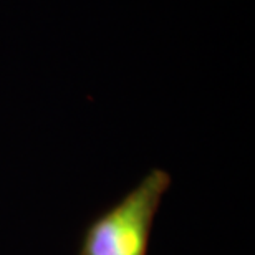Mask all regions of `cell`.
<instances>
[{"instance_id":"obj_1","label":"cell","mask_w":255,"mask_h":255,"mask_svg":"<svg viewBox=\"0 0 255 255\" xmlns=\"http://www.w3.org/2000/svg\"><path fill=\"white\" fill-rule=\"evenodd\" d=\"M169 186V172H147L134 189L88 227L80 255H146L152 222Z\"/></svg>"}]
</instances>
